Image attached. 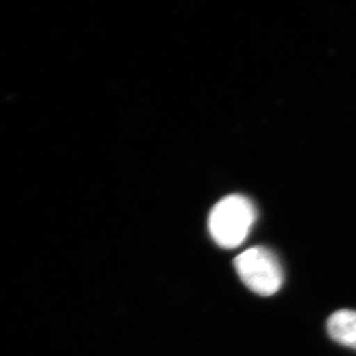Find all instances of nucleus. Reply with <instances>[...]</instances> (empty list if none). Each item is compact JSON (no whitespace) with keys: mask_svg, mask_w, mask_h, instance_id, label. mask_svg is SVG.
<instances>
[{"mask_svg":"<svg viewBox=\"0 0 356 356\" xmlns=\"http://www.w3.org/2000/svg\"><path fill=\"white\" fill-rule=\"evenodd\" d=\"M236 273L250 291L262 296L282 289L284 273L277 256L264 247H252L234 259Z\"/></svg>","mask_w":356,"mask_h":356,"instance_id":"obj_2","label":"nucleus"},{"mask_svg":"<svg viewBox=\"0 0 356 356\" xmlns=\"http://www.w3.org/2000/svg\"><path fill=\"white\" fill-rule=\"evenodd\" d=\"M327 331L334 341L356 350V312L343 309L332 314L327 321Z\"/></svg>","mask_w":356,"mask_h":356,"instance_id":"obj_3","label":"nucleus"},{"mask_svg":"<svg viewBox=\"0 0 356 356\" xmlns=\"http://www.w3.org/2000/svg\"><path fill=\"white\" fill-rule=\"evenodd\" d=\"M256 208L245 196L231 195L213 207L209 217V231L224 248L242 245L256 220Z\"/></svg>","mask_w":356,"mask_h":356,"instance_id":"obj_1","label":"nucleus"}]
</instances>
